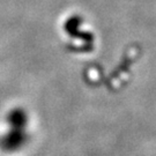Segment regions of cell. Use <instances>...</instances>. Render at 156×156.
<instances>
[{
  "label": "cell",
  "instance_id": "obj_1",
  "mask_svg": "<svg viewBox=\"0 0 156 156\" xmlns=\"http://www.w3.org/2000/svg\"><path fill=\"white\" fill-rule=\"evenodd\" d=\"M8 123L11 126L9 132L0 140V146L7 151H17L27 141V116L21 110H13L8 115Z\"/></svg>",
  "mask_w": 156,
  "mask_h": 156
}]
</instances>
